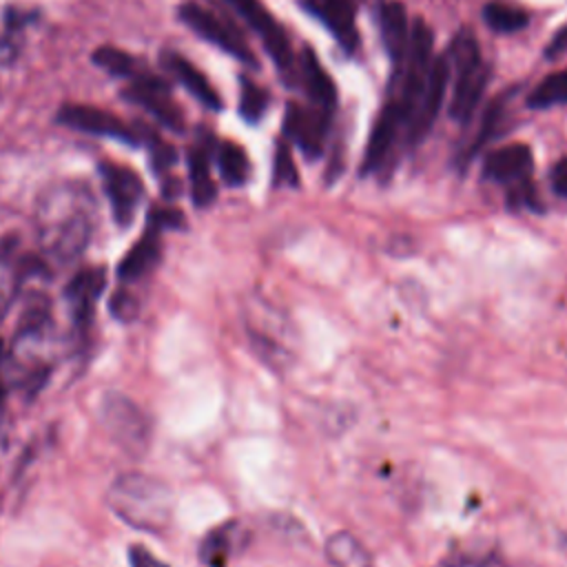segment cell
Returning <instances> with one entry per match:
<instances>
[{
    "mask_svg": "<svg viewBox=\"0 0 567 567\" xmlns=\"http://www.w3.org/2000/svg\"><path fill=\"white\" fill-rule=\"evenodd\" d=\"M128 560H131V567H168L164 560H159L144 545H131L128 547Z\"/></svg>",
    "mask_w": 567,
    "mask_h": 567,
    "instance_id": "31",
    "label": "cell"
},
{
    "mask_svg": "<svg viewBox=\"0 0 567 567\" xmlns=\"http://www.w3.org/2000/svg\"><path fill=\"white\" fill-rule=\"evenodd\" d=\"M532 171V151L525 144H507L483 162V177L496 184H523Z\"/></svg>",
    "mask_w": 567,
    "mask_h": 567,
    "instance_id": "15",
    "label": "cell"
},
{
    "mask_svg": "<svg viewBox=\"0 0 567 567\" xmlns=\"http://www.w3.org/2000/svg\"><path fill=\"white\" fill-rule=\"evenodd\" d=\"M483 20L496 33H514L527 27V11L505 0H492L483 7Z\"/></svg>",
    "mask_w": 567,
    "mask_h": 567,
    "instance_id": "24",
    "label": "cell"
},
{
    "mask_svg": "<svg viewBox=\"0 0 567 567\" xmlns=\"http://www.w3.org/2000/svg\"><path fill=\"white\" fill-rule=\"evenodd\" d=\"M447 86H450L447 62H445V58H434V62L430 66V73H427V80H425V86H423L414 109L410 111V115L405 120L412 142H419L432 128V124L439 115V109L445 100Z\"/></svg>",
    "mask_w": 567,
    "mask_h": 567,
    "instance_id": "9",
    "label": "cell"
},
{
    "mask_svg": "<svg viewBox=\"0 0 567 567\" xmlns=\"http://www.w3.org/2000/svg\"><path fill=\"white\" fill-rule=\"evenodd\" d=\"M268 106V93L252 84L250 80H241V95H239V113L248 122H257Z\"/></svg>",
    "mask_w": 567,
    "mask_h": 567,
    "instance_id": "28",
    "label": "cell"
},
{
    "mask_svg": "<svg viewBox=\"0 0 567 567\" xmlns=\"http://www.w3.org/2000/svg\"><path fill=\"white\" fill-rule=\"evenodd\" d=\"M102 421L111 436L133 452H142L148 439V423L142 410L122 394H106L102 399Z\"/></svg>",
    "mask_w": 567,
    "mask_h": 567,
    "instance_id": "6",
    "label": "cell"
},
{
    "mask_svg": "<svg viewBox=\"0 0 567 567\" xmlns=\"http://www.w3.org/2000/svg\"><path fill=\"white\" fill-rule=\"evenodd\" d=\"M95 199L82 182L49 186L35 204V237L42 259L53 266L75 261L95 228Z\"/></svg>",
    "mask_w": 567,
    "mask_h": 567,
    "instance_id": "1",
    "label": "cell"
},
{
    "mask_svg": "<svg viewBox=\"0 0 567 567\" xmlns=\"http://www.w3.org/2000/svg\"><path fill=\"white\" fill-rule=\"evenodd\" d=\"M326 558L332 567H372L370 551L350 532H337L326 540Z\"/></svg>",
    "mask_w": 567,
    "mask_h": 567,
    "instance_id": "21",
    "label": "cell"
},
{
    "mask_svg": "<svg viewBox=\"0 0 567 567\" xmlns=\"http://www.w3.org/2000/svg\"><path fill=\"white\" fill-rule=\"evenodd\" d=\"M219 175L228 186H241L248 179L250 162L246 151L235 142H221L217 148Z\"/></svg>",
    "mask_w": 567,
    "mask_h": 567,
    "instance_id": "25",
    "label": "cell"
},
{
    "mask_svg": "<svg viewBox=\"0 0 567 567\" xmlns=\"http://www.w3.org/2000/svg\"><path fill=\"white\" fill-rule=\"evenodd\" d=\"M131 102L144 106L151 115H155V120H159L164 126H171L175 131L184 128V117L182 111L177 109L168 84L151 73H140L131 80L126 93H124Z\"/></svg>",
    "mask_w": 567,
    "mask_h": 567,
    "instance_id": "10",
    "label": "cell"
},
{
    "mask_svg": "<svg viewBox=\"0 0 567 567\" xmlns=\"http://www.w3.org/2000/svg\"><path fill=\"white\" fill-rule=\"evenodd\" d=\"M58 122L62 126H69V128H78V131L93 133V135L115 137V140H122L126 144L137 142V133L131 126H126L117 115H113L109 111H102L97 106L64 104L58 113Z\"/></svg>",
    "mask_w": 567,
    "mask_h": 567,
    "instance_id": "13",
    "label": "cell"
},
{
    "mask_svg": "<svg viewBox=\"0 0 567 567\" xmlns=\"http://www.w3.org/2000/svg\"><path fill=\"white\" fill-rule=\"evenodd\" d=\"M565 47H567V27H565L563 31H558V33H556V38L551 40V44L547 47V58L558 55Z\"/></svg>",
    "mask_w": 567,
    "mask_h": 567,
    "instance_id": "33",
    "label": "cell"
},
{
    "mask_svg": "<svg viewBox=\"0 0 567 567\" xmlns=\"http://www.w3.org/2000/svg\"><path fill=\"white\" fill-rule=\"evenodd\" d=\"M93 62L97 66H102L104 71L113 73V75H120V78H135L142 73L137 60L122 51V49H113V47H100L95 53H93Z\"/></svg>",
    "mask_w": 567,
    "mask_h": 567,
    "instance_id": "27",
    "label": "cell"
},
{
    "mask_svg": "<svg viewBox=\"0 0 567 567\" xmlns=\"http://www.w3.org/2000/svg\"><path fill=\"white\" fill-rule=\"evenodd\" d=\"M226 2L248 22L252 31H257V35L261 38L264 47L268 49L270 58L277 62L281 73H290V69L295 66V58H292L288 35L281 29V24L270 16V11L264 7V2L261 0H226Z\"/></svg>",
    "mask_w": 567,
    "mask_h": 567,
    "instance_id": "5",
    "label": "cell"
},
{
    "mask_svg": "<svg viewBox=\"0 0 567 567\" xmlns=\"http://www.w3.org/2000/svg\"><path fill=\"white\" fill-rule=\"evenodd\" d=\"M177 13H179V20L188 29H193L199 38H204L206 42L215 44L217 49L230 53L233 58H237L246 64H255L250 47L244 42V38L228 22H224L219 16H215L210 9H206L197 2H184Z\"/></svg>",
    "mask_w": 567,
    "mask_h": 567,
    "instance_id": "4",
    "label": "cell"
},
{
    "mask_svg": "<svg viewBox=\"0 0 567 567\" xmlns=\"http://www.w3.org/2000/svg\"><path fill=\"white\" fill-rule=\"evenodd\" d=\"M549 182H551V188L556 195L567 197V157H563L560 162L554 164Z\"/></svg>",
    "mask_w": 567,
    "mask_h": 567,
    "instance_id": "32",
    "label": "cell"
},
{
    "mask_svg": "<svg viewBox=\"0 0 567 567\" xmlns=\"http://www.w3.org/2000/svg\"><path fill=\"white\" fill-rule=\"evenodd\" d=\"M565 545H567V538H565Z\"/></svg>",
    "mask_w": 567,
    "mask_h": 567,
    "instance_id": "35",
    "label": "cell"
},
{
    "mask_svg": "<svg viewBox=\"0 0 567 567\" xmlns=\"http://www.w3.org/2000/svg\"><path fill=\"white\" fill-rule=\"evenodd\" d=\"M239 525L237 523H226L217 529H213L199 547V556L208 567H224L233 547L239 540Z\"/></svg>",
    "mask_w": 567,
    "mask_h": 567,
    "instance_id": "23",
    "label": "cell"
},
{
    "mask_svg": "<svg viewBox=\"0 0 567 567\" xmlns=\"http://www.w3.org/2000/svg\"><path fill=\"white\" fill-rule=\"evenodd\" d=\"M4 394V383H2V343H0V401Z\"/></svg>",
    "mask_w": 567,
    "mask_h": 567,
    "instance_id": "34",
    "label": "cell"
},
{
    "mask_svg": "<svg viewBox=\"0 0 567 567\" xmlns=\"http://www.w3.org/2000/svg\"><path fill=\"white\" fill-rule=\"evenodd\" d=\"M164 66L179 80V84L186 86V91L197 97L204 106L217 111L221 109V97L217 95V91L213 89V84L206 80V75L190 64L184 55L179 53H166L164 55Z\"/></svg>",
    "mask_w": 567,
    "mask_h": 567,
    "instance_id": "19",
    "label": "cell"
},
{
    "mask_svg": "<svg viewBox=\"0 0 567 567\" xmlns=\"http://www.w3.org/2000/svg\"><path fill=\"white\" fill-rule=\"evenodd\" d=\"M299 75H301L303 86H306V91H308L310 104L319 106V109L326 111V113H332V111H334V104H337V89H334V82H332V78L326 73V69L321 66V62L317 60L315 51L308 49V47L303 49V55H301Z\"/></svg>",
    "mask_w": 567,
    "mask_h": 567,
    "instance_id": "18",
    "label": "cell"
},
{
    "mask_svg": "<svg viewBox=\"0 0 567 567\" xmlns=\"http://www.w3.org/2000/svg\"><path fill=\"white\" fill-rule=\"evenodd\" d=\"M401 124H403V117H401V109H399L396 100L385 102L374 126H372V133H370V140H368L365 153H363L361 173H372L374 168H379L383 164L385 155L390 153V148L394 144V137H396V131Z\"/></svg>",
    "mask_w": 567,
    "mask_h": 567,
    "instance_id": "16",
    "label": "cell"
},
{
    "mask_svg": "<svg viewBox=\"0 0 567 567\" xmlns=\"http://www.w3.org/2000/svg\"><path fill=\"white\" fill-rule=\"evenodd\" d=\"M106 505L120 520L142 532H159L173 516L171 489L142 472L117 476L106 492Z\"/></svg>",
    "mask_w": 567,
    "mask_h": 567,
    "instance_id": "2",
    "label": "cell"
},
{
    "mask_svg": "<svg viewBox=\"0 0 567 567\" xmlns=\"http://www.w3.org/2000/svg\"><path fill=\"white\" fill-rule=\"evenodd\" d=\"M272 182L275 186H297L299 184V175H297V166L292 162V153L288 148L286 142L277 144L275 151V168H272Z\"/></svg>",
    "mask_w": 567,
    "mask_h": 567,
    "instance_id": "29",
    "label": "cell"
},
{
    "mask_svg": "<svg viewBox=\"0 0 567 567\" xmlns=\"http://www.w3.org/2000/svg\"><path fill=\"white\" fill-rule=\"evenodd\" d=\"M328 120L330 113L321 111L319 106L310 104H288L286 109V117H284V128L288 133V137L308 155V157H317L323 151V142H326V131H328Z\"/></svg>",
    "mask_w": 567,
    "mask_h": 567,
    "instance_id": "12",
    "label": "cell"
},
{
    "mask_svg": "<svg viewBox=\"0 0 567 567\" xmlns=\"http://www.w3.org/2000/svg\"><path fill=\"white\" fill-rule=\"evenodd\" d=\"M106 286V272L102 266H86L78 270L64 288L66 310L75 332H86L93 319V310L97 299L102 297Z\"/></svg>",
    "mask_w": 567,
    "mask_h": 567,
    "instance_id": "8",
    "label": "cell"
},
{
    "mask_svg": "<svg viewBox=\"0 0 567 567\" xmlns=\"http://www.w3.org/2000/svg\"><path fill=\"white\" fill-rule=\"evenodd\" d=\"M140 310V299L128 290V288H117L111 297V312L120 319V321H131L137 317Z\"/></svg>",
    "mask_w": 567,
    "mask_h": 567,
    "instance_id": "30",
    "label": "cell"
},
{
    "mask_svg": "<svg viewBox=\"0 0 567 567\" xmlns=\"http://www.w3.org/2000/svg\"><path fill=\"white\" fill-rule=\"evenodd\" d=\"M33 11H22L11 7L4 11V22L0 29V66H9L18 60L22 47V31L33 20Z\"/></svg>",
    "mask_w": 567,
    "mask_h": 567,
    "instance_id": "22",
    "label": "cell"
},
{
    "mask_svg": "<svg viewBox=\"0 0 567 567\" xmlns=\"http://www.w3.org/2000/svg\"><path fill=\"white\" fill-rule=\"evenodd\" d=\"M567 102V69L543 78L527 95L529 109H551Z\"/></svg>",
    "mask_w": 567,
    "mask_h": 567,
    "instance_id": "26",
    "label": "cell"
},
{
    "mask_svg": "<svg viewBox=\"0 0 567 567\" xmlns=\"http://www.w3.org/2000/svg\"><path fill=\"white\" fill-rule=\"evenodd\" d=\"M443 58L447 62L450 73H454L450 115L458 122H465L476 109L487 84V66L481 58V49L474 33L467 29L458 31L447 49V55Z\"/></svg>",
    "mask_w": 567,
    "mask_h": 567,
    "instance_id": "3",
    "label": "cell"
},
{
    "mask_svg": "<svg viewBox=\"0 0 567 567\" xmlns=\"http://www.w3.org/2000/svg\"><path fill=\"white\" fill-rule=\"evenodd\" d=\"M379 27L385 51L394 62H403L410 44V24L405 7L399 0H385L379 9Z\"/></svg>",
    "mask_w": 567,
    "mask_h": 567,
    "instance_id": "17",
    "label": "cell"
},
{
    "mask_svg": "<svg viewBox=\"0 0 567 567\" xmlns=\"http://www.w3.org/2000/svg\"><path fill=\"white\" fill-rule=\"evenodd\" d=\"M361 0H301L303 9L312 13L334 35L343 51L354 53L359 47L357 9Z\"/></svg>",
    "mask_w": 567,
    "mask_h": 567,
    "instance_id": "11",
    "label": "cell"
},
{
    "mask_svg": "<svg viewBox=\"0 0 567 567\" xmlns=\"http://www.w3.org/2000/svg\"><path fill=\"white\" fill-rule=\"evenodd\" d=\"M100 175L117 226H128L144 197L142 179L128 166H120L113 162H104L100 166Z\"/></svg>",
    "mask_w": 567,
    "mask_h": 567,
    "instance_id": "7",
    "label": "cell"
},
{
    "mask_svg": "<svg viewBox=\"0 0 567 567\" xmlns=\"http://www.w3.org/2000/svg\"><path fill=\"white\" fill-rule=\"evenodd\" d=\"M188 177H190V195L195 206L204 208L213 204L217 195V186L210 175V155L199 144L188 151Z\"/></svg>",
    "mask_w": 567,
    "mask_h": 567,
    "instance_id": "20",
    "label": "cell"
},
{
    "mask_svg": "<svg viewBox=\"0 0 567 567\" xmlns=\"http://www.w3.org/2000/svg\"><path fill=\"white\" fill-rule=\"evenodd\" d=\"M162 226L148 217L144 235L128 248V252L122 257L117 266V279L124 286L140 284L146 279L162 257Z\"/></svg>",
    "mask_w": 567,
    "mask_h": 567,
    "instance_id": "14",
    "label": "cell"
}]
</instances>
